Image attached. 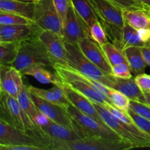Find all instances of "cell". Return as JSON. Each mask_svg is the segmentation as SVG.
Listing matches in <instances>:
<instances>
[{
	"mask_svg": "<svg viewBox=\"0 0 150 150\" xmlns=\"http://www.w3.org/2000/svg\"><path fill=\"white\" fill-rule=\"evenodd\" d=\"M98 21L103 27L108 40L122 50V32L125 24L123 9L109 0H89Z\"/></svg>",
	"mask_w": 150,
	"mask_h": 150,
	"instance_id": "obj_1",
	"label": "cell"
},
{
	"mask_svg": "<svg viewBox=\"0 0 150 150\" xmlns=\"http://www.w3.org/2000/svg\"><path fill=\"white\" fill-rule=\"evenodd\" d=\"M0 120L24 133L36 136L49 146L44 135L23 111L17 98L10 96L4 91L0 98Z\"/></svg>",
	"mask_w": 150,
	"mask_h": 150,
	"instance_id": "obj_2",
	"label": "cell"
},
{
	"mask_svg": "<svg viewBox=\"0 0 150 150\" xmlns=\"http://www.w3.org/2000/svg\"><path fill=\"white\" fill-rule=\"evenodd\" d=\"M93 104L105 125L122 139L130 142L135 148H150V136L139 128L133 119L125 123L110 112L104 105L94 102Z\"/></svg>",
	"mask_w": 150,
	"mask_h": 150,
	"instance_id": "obj_3",
	"label": "cell"
},
{
	"mask_svg": "<svg viewBox=\"0 0 150 150\" xmlns=\"http://www.w3.org/2000/svg\"><path fill=\"white\" fill-rule=\"evenodd\" d=\"M54 63L37 35L19 42L16 57L11 66L22 73L35 64H43L53 68Z\"/></svg>",
	"mask_w": 150,
	"mask_h": 150,
	"instance_id": "obj_4",
	"label": "cell"
},
{
	"mask_svg": "<svg viewBox=\"0 0 150 150\" xmlns=\"http://www.w3.org/2000/svg\"><path fill=\"white\" fill-rule=\"evenodd\" d=\"M53 69L62 83L83 94L92 102L103 105L107 104L100 91L95 87L94 80L89 79L70 66L56 62Z\"/></svg>",
	"mask_w": 150,
	"mask_h": 150,
	"instance_id": "obj_5",
	"label": "cell"
},
{
	"mask_svg": "<svg viewBox=\"0 0 150 150\" xmlns=\"http://www.w3.org/2000/svg\"><path fill=\"white\" fill-rule=\"evenodd\" d=\"M51 149L56 150H127L135 146L128 141L104 137H88L73 141L51 140Z\"/></svg>",
	"mask_w": 150,
	"mask_h": 150,
	"instance_id": "obj_6",
	"label": "cell"
},
{
	"mask_svg": "<svg viewBox=\"0 0 150 150\" xmlns=\"http://www.w3.org/2000/svg\"><path fill=\"white\" fill-rule=\"evenodd\" d=\"M65 109L72 121L73 129L77 132L81 139L88 137H104L122 139L108 126L103 125L93 117L81 112L70 103L66 105Z\"/></svg>",
	"mask_w": 150,
	"mask_h": 150,
	"instance_id": "obj_7",
	"label": "cell"
},
{
	"mask_svg": "<svg viewBox=\"0 0 150 150\" xmlns=\"http://www.w3.org/2000/svg\"><path fill=\"white\" fill-rule=\"evenodd\" d=\"M67 65L76 69L92 80L97 81L110 88H114L117 77L108 74L88 59L78 45L65 42Z\"/></svg>",
	"mask_w": 150,
	"mask_h": 150,
	"instance_id": "obj_8",
	"label": "cell"
},
{
	"mask_svg": "<svg viewBox=\"0 0 150 150\" xmlns=\"http://www.w3.org/2000/svg\"><path fill=\"white\" fill-rule=\"evenodd\" d=\"M33 21L42 30H49L63 37V23L53 0H39L35 2Z\"/></svg>",
	"mask_w": 150,
	"mask_h": 150,
	"instance_id": "obj_9",
	"label": "cell"
},
{
	"mask_svg": "<svg viewBox=\"0 0 150 150\" xmlns=\"http://www.w3.org/2000/svg\"><path fill=\"white\" fill-rule=\"evenodd\" d=\"M0 144L6 146L15 145H32L40 147L42 150H50L45 142L36 136L24 133L5 122L0 120Z\"/></svg>",
	"mask_w": 150,
	"mask_h": 150,
	"instance_id": "obj_10",
	"label": "cell"
},
{
	"mask_svg": "<svg viewBox=\"0 0 150 150\" xmlns=\"http://www.w3.org/2000/svg\"><path fill=\"white\" fill-rule=\"evenodd\" d=\"M90 35L89 28L70 5L63 24V38L65 42L78 45L82 38Z\"/></svg>",
	"mask_w": 150,
	"mask_h": 150,
	"instance_id": "obj_11",
	"label": "cell"
},
{
	"mask_svg": "<svg viewBox=\"0 0 150 150\" xmlns=\"http://www.w3.org/2000/svg\"><path fill=\"white\" fill-rule=\"evenodd\" d=\"M38 37L43 43L55 63L67 65V48L62 36L51 31L40 29L38 32Z\"/></svg>",
	"mask_w": 150,
	"mask_h": 150,
	"instance_id": "obj_12",
	"label": "cell"
},
{
	"mask_svg": "<svg viewBox=\"0 0 150 150\" xmlns=\"http://www.w3.org/2000/svg\"><path fill=\"white\" fill-rule=\"evenodd\" d=\"M78 47L83 55L92 63L108 74H112V67L108 62L100 45L95 42L90 35L82 38Z\"/></svg>",
	"mask_w": 150,
	"mask_h": 150,
	"instance_id": "obj_13",
	"label": "cell"
},
{
	"mask_svg": "<svg viewBox=\"0 0 150 150\" xmlns=\"http://www.w3.org/2000/svg\"><path fill=\"white\" fill-rule=\"evenodd\" d=\"M30 94L34 103L40 112L45 114L52 121L73 128L72 121L64 107L49 102L32 93Z\"/></svg>",
	"mask_w": 150,
	"mask_h": 150,
	"instance_id": "obj_14",
	"label": "cell"
},
{
	"mask_svg": "<svg viewBox=\"0 0 150 150\" xmlns=\"http://www.w3.org/2000/svg\"><path fill=\"white\" fill-rule=\"evenodd\" d=\"M39 29L35 23L16 25L0 24V35L2 42H20L38 35Z\"/></svg>",
	"mask_w": 150,
	"mask_h": 150,
	"instance_id": "obj_15",
	"label": "cell"
},
{
	"mask_svg": "<svg viewBox=\"0 0 150 150\" xmlns=\"http://www.w3.org/2000/svg\"><path fill=\"white\" fill-rule=\"evenodd\" d=\"M62 86L63 90H64L69 102L73 106L76 107L77 109H79L81 112L95 118V120L102 123L103 125H106L105 123L103 122V120L102 117H100L99 113L98 112L97 109L95 108L92 101H91L89 98L84 96L83 94L78 92L77 90L72 88L71 86L65 84L62 82Z\"/></svg>",
	"mask_w": 150,
	"mask_h": 150,
	"instance_id": "obj_16",
	"label": "cell"
},
{
	"mask_svg": "<svg viewBox=\"0 0 150 150\" xmlns=\"http://www.w3.org/2000/svg\"><path fill=\"white\" fill-rule=\"evenodd\" d=\"M20 71L11 65L0 66V83L2 90L10 96L18 98L23 86Z\"/></svg>",
	"mask_w": 150,
	"mask_h": 150,
	"instance_id": "obj_17",
	"label": "cell"
},
{
	"mask_svg": "<svg viewBox=\"0 0 150 150\" xmlns=\"http://www.w3.org/2000/svg\"><path fill=\"white\" fill-rule=\"evenodd\" d=\"M41 131L43 133L45 140L49 144V146L50 142L51 140L73 141L81 139L77 132L73 128L62 125L52 120H51L50 122L41 130Z\"/></svg>",
	"mask_w": 150,
	"mask_h": 150,
	"instance_id": "obj_18",
	"label": "cell"
},
{
	"mask_svg": "<svg viewBox=\"0 0 150 150\" xmlns=\"http://www.w3.org/2000/svg\"><path fill=\"white\" fill-rule=\"evenodd\" d=\"M27 88L30 93L64 108L67 104L70 103L62 89V82L54 85L52 88L48 89H40L32 86H27Z\"/></svg>",
	"mask_w": 150,
	"mask_h": 150,
	"instance_id": "obj_19",
	"label": "cell"
},
{
	"mask_svg": "<svg viewBox=\"0 0 150 150\" xmlns=\"http://www.w3.org/2000/svg\"><path fill=\"white\" fill-rule=\"evenodd\" d=\"M115 89L127 97L130 100L146 103L144 94L138 86L135 77L132 76L130 79H119L117 78L116 83L114 85Z\"/></svg>",
	"mask_w": 150,
	"mask_h": 150,
	"instance_id": "obj_20",
	"label": "cell"
},
{
	"mask_svg": "<svg viewBox=\"0 0 150 150\" xmlns=\"http://www.w3.org/2000/svg\"><path fill=\"white\" fill-rule=\"evenodd\" d=\"M35 4L34 2L20 0H0V11L16 13L33 20Z\"/></svg>",
	"mask_w": 150,
	"mask_h": 150,
	"instance_id": "obj_21",
	"label": "cell"
},
{
	"mask_svg": "<svg viewBox=\"0 0 150 150\" xmlns=\"http://www.w3.org/2000/svg\"><path fill=\"white\" fill-rule=\"evenodd\" d=\"M149 9L123 10V16L127 23L139 30L141 29H150Z\"/></svg>",
	"mask_w": 150,
	"mask_h": 150,
	"instance_id": "obj_22",
	"label": "cell"
},
{
	"mask_svg": "<svg viewBox=\"0 0 150 150\" xmlns=\"http://www.w3.org/2000/svg\"><path fill=\"white\" fill-rule=\"evenodd\" d=\"M122 51L124 52L132 73H134L136 76L144 73L147 64L144 59L141 47H129Z\"/></svg>",
	"mask_w": 150,
	"mask_h": 150,
	"instance_id": "obj_23",
	"label": "cell"
},
{
	"mask_svg": "<svg viewBox=\"0 0 150 150\" xmlns=\"http://www.w3.org/2000/svg\"><path fill=\"white\" fill-rule=\"evenodd\" d=\"M47 66L43 64H35L23 70L21 73L23 76H30L36 79L40 83L58 84L61 82L56 73H52L46 69Z\"/></svg>",
	"mask_w": 150,
	"mask_h": 150,
	"instance_id": "obj_24",
	"label": "cell"
},
{
	"mask_svg": "<svg viewBox=\"0 0 150 150\" xmlns=\"http://www.w3.org/2000/svg\"><path fill=\"white\" fill-rule=\"evenodd\" d=\"M70 2L88 27L98 21L89 0H70Z\"/></svg>",
	"mask_w": 150,
	"mask_h": 150,
	"instance_id": "obj_25",
	"label": "cell"
},
{
	"mask_svg": "<svg viewBox=\"0 0 150 150\" xmlns=\"http://www.w3.org/2000/svg\"><path fill=\"white\" fill-rule=\"evenodd\" d=\"M17 100L21 108L23 109V111L27 114V115L30 117L31 120L34 122L35 117H37L38 112H39V110L37 108V106L32 100V98H31V94L29 91L28 90L27 86L23 84L21 90L18 95Z\"/></svg>",
	"mask_w": 150,
	"mask_h": 150,
	"instance_id": "obj_26",
	"label": "cell"
},
{
	"mask_svg": "<svg viewBox=\"0 0 150 150\" xmlns=\"http://www.w3.org/2000/svg\"><path fill=\"white\" fill-rule=\"evenodd\" d=\"M146 44L141 40L138 30L125 23L122 32V51L132 46L144 47Z\"/></svg>",
	"mask_w": 150,
	"mask_h": 150,
	"instance_id": "obj_27",
	"label": "cell"
},
{
	"mask_svg": "<svg viewBox=\"0 0 150 150\" xmlns=\"http://www.w3.org/2000/svg\"><path fill=\"white\" fill-rule=\"evenodd\" d=\"M101 48L105 53V57L111 67L122 63L128 64L124 52L120 48H117L112 42H106L103 46H101Z\"/></svg>",
	"mask_w": 150,
	"mask_h": 150,
	"instance_id": "obj_28",
	"label": "cell"
},
{
	"mask_svg": "<svg viewBox=\"0 0 150 150\" xmlns=\"http://www.w3.org/2000/svg\"><path fill=\"white\" fill-rule=\"evenodd\" d=\"M19 42H0V66L12 65L17 54Z\"/></svg>",
	"mask_w": 150,
	"mask_h": 150,
	"instance_id": "obj_29",
	"label": "cell"
},
{
	"mask_svg": "<svg viewBox=\"0 0 150 150\" xmlns=\"http://www.w3.org/2000/svg\"><path fill=\"white\" fill-rule=\"evenodd\" d=\"M107 95L111 100L113 106L121 110L122 111L127 113L130 108V100L126 95L119 90L110 87L108 88Z\"/></svg>",
	"mask_w": 150,
	"mask_h": 150,
	"instance_id": "obj_30",
	"label": "cell"
},
{
	"mask_svg": "<svg viewBox=\"0 0 150 150\" xmlns=\"http://www.w3.org/2000/svg\"><path fill=\"white\" fill-rule=\"evenodd\" d=\"M34 21L26 16L9 12L0 11V24L16 25L33 23Z\"/></svg>",
	"mask_w": 150,
	"mask_h": 150,
	"instance_id": "obj_31",
	"label": "cell"
},
{
	"mask_svg": "<svg viewBox=\"0 0 150 150\" xmlns=\"http://www.w3.org/2000/svg\"><path fill=\"white\" fill-rule=\"evenodd\" d=\"M89 32L91 38L100 46H103L104 44L109 42L106 33L99 21L95 22L92 24V26L89 28Z\"/></svg>",
	"mask_w": 150,
	"mask_h": 150,
	"instance_id": "obj_32",
	"label": "cell"
},
{
	"mask_svg": "<svg viewBox=\"0 0 150 150\" xmlns=\"http://www.w3.org/2000/svg\"><path fill=\"white\" fill-rule=\"evenodd\" d=\"M130 109L150 121V106L147 104L138 101L130 100Z\"/></svg>",
	"mask_w": 150,
	"mask_h": 150,
	"instance_id": "obj_33",
	"label": "cell"
},
{
	"mask_svg": "<svg viewBox=\"0 0 150 150\" xmlns=\"http://www.w3.org/2000/svg\"><path fill=\"white\" fill-rule=\"evenodd\" d=\"M131 73V70L127 64L122 63L112 66V75L119 79H130L133 76Z\"/></svg>",
	"mask_w": 150,
	"mask_h": 150,
	"instance_id": "obj_34",
	"label": "cell"
},
{
	"mask_svg": "<svg viewBox=\"0 0 150 150\" xmlns=\"http://www.w3.org/2000/svg\"><path fill=\"white\" fill-rule=\"evenodd\" d=\"M127 113H128L129 115L130 116V117L133 119L134 122L137 125L138 127L150 136V121L149 120H146V119L142 117V116L139 115V114H136V112L132 111V110L130 109V108H129Z\"/></svg>",
	"mask_w": 150,
	"mask_h": 150,
	"instance_id": "obj_35",
	"label": "cell"
},
{
	"mask_svg": "<svg viewBox=\"0 0 150 150\" xmlns=\"http://www.w3.org/2000/svg\"><path fill=\"white\" fill-rule=\"evenodd\" d=\"M123 10H135V9H146L136 0H109Z\"/></svg>",
	"mask_w": 150,
	"mask_h": 150,
	"instance_id": "obj_36",
	"label": "cell"
},
{
	"mask_svg": "<svg viewBox=\"0 0 150 150\" xmlns=\"http://www.w3.org/2000/svg\"><path fill=\"white\" fill-rule=\"evenodd\" d=\"M53 1H54L56 9L62 21L63 24H64L66 17H67V11H68L70 6L71 5L70 0H53Z\"/></svg>",
	"mask_w": 150,
	"mask_h": 150,
	"instance_id": "obj_37",
	"label": "cell"
},
{
	"mask_svg": "<svg viewBox=\"0 0 150 150\" xmlns=\"http://www.w3.org/2000/svg\"><path fill=\"white\" fill-rule=\"evenodd\" d=\"M135 79L142 92H150V75L143 73L141 74L136 75Z\"/></svg>",
	"mask_w": 150,
	"mask_h": 150,
	"instance_id": "obj_38",
	"label": "cell"
},
{
	"mask_svg": "<svg viewBox=\"0 0 150 150\" xmlns=\"http://www.w3.org/2000/svg\"><path fill=\"white\" fill-rule=\"evenodd\" d=\"M141 40L146 44V45L150 44V29H141L138 30Z\"/></svg>",
	"mask_w": 150,
	"mask_h": 150,
	"instance_id": "obj_39",
	"label": "cell"
},
{
	"mask_svg": "<svg viewBox=\"0 0 150 150\" xmlns=\"http://www.w3.org/2000/svg\"><path fill=\"white\" fill-rule=\"evenodd\" d=\"M7 150H42L40 147L32 145H15L8 146Z\"/></svg>",
	"mask_w": 150,
	"mask_h": 150,
	"instance_id": "obj_40",
	"label": "cell"
},
{
	"mask_svg": "<svg viewBox=\"0 0 150 150\" xmlns=\"http://www.w3.org/2000/svg\"><path fill=\"white\" fill-rule=\"evenodd\" d=\"M142 52L147 66L150 67V44L142 47Z\"/></svg>",
	"mask_w": 150,
	"mask_h": 150,
	"instance_id": "obj_41",
	"label": "cell"
},
{
	"mask_svg": "<svg viewBox=\"0 0 150 150\" xmlns=\"http://www.w3.org/2000/svg\"><path fill=\"white\" fill-rule=\"evenodd\" d=\"M140 4H142L145 8L150 9V0H136Z\"/></svg>",
	"mask_w": 150,
	"mask_h": 150,
	"instance_id": "obj_42",
	"label": "cell"
},
{
	"mask_svg": "<svg viewBox=\"0 0 150 150\" xmlns=\"http://www.w3.org/2000/svg\"><path fill=\"white\" fill-rule=\"evenodd\" d=\"M144 94L145 99H146V104L150 106V92H144Z\"/></svg>",
	"mask_w": 150,
	"mask_h": 150,
	"instance_id": "obj_43",
	"label": "cell"
},
{
	"mask_svg": "<svg viewBox=\"0 0 150 150\" xmlns=\"http://www.w3.org/2000/svg\"><path fill=\"white\" fill-rule=\"evenodd\" d=\"M20 1H29V2H37V1H38L39 0H20Z\"/></svg>",
	"mask_w": 150,
	"mask_h": 150,
	"instance_id": "obj_44",
	"label": "cell"
},
{
	"mask_svg": "<svg viewBox=\"0 0 150 150\" xmlns=\"http://www.w3.org/2000/svg\"><path fill=\"white\" fill-rule=\"evenodd\" d=\"M0 149H5L6 150V146L0 144Z\"/></svg>",
	"mask_w": 150,
	"mask_h": 150,
	"instance_id": "obj_45",
	"label": "cell"
},
{
	"mask_svg": "<svg viewBox=\"0 0 150 150\" xmlns=\"http://www.w3.org/2000/svg\"><path fill=\"white\" fill-rule=\"evenodd\" d=\"M2 92H3V90H2V89H1V83H0V98H1V94H2Z\"/></svg>",
	"mask_w": 150,
	"mask_h": 150,
	"instance_id": "obj_46",
	"label": "cell"
},
{
	"mask_svg": "<svg viewBox=\"0 0 150 150\" xmlns=\"http://www.w3.org/2000/svg\"><path fill=\"white\" fill-rule=\"evenodd\" d=\"M148 13H149V18H150V9L148 10Z\"/></svg>",
	"mask_w": 150,
	"mask_h": 150,
	"instance_id": "obj_47",
	"label": "cell"
},
{
	"mask_svg": "<svg viewBox=\"0 0 150 150\" xmlns=\"http://www.w3.org/2000/svg\"><path fill=\"white\" fill-rule=\"evenodd\" d=\"M2 42V40H1V35H0V42Z\"/></svg>",
	"mask_w": 150,
	"mask_h": 150,
	"instance_id": "obj_48",
	"label": "cell"
}]
</instances>
